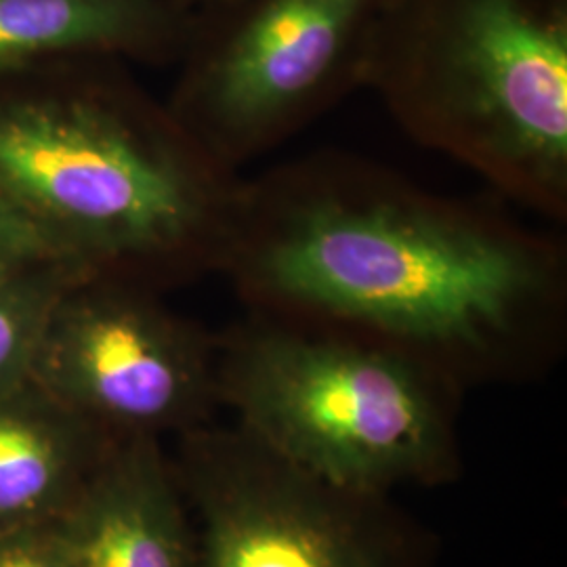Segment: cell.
Returning a JSON list of instances; mask_svg holds the SVG:
<instances>
[{
	"label": "cell",
	"instance_id": "1",
	"mask_svg": "<svg viewBox=\"0 0 567 567\" xmlns=\"http://www.w3.org/2000/svg\"><path fill=\"white\" fill-rule=\"evenodd\" d=\"M221 274L255 313L402 349L458 383L547 339L567 246L494 200L326 150L244 177Z\"/></svg>",
	"mask_w": 567,
	"mask_h": 567
},
{
	"label": "cell",
	"instance_id": "2",
	"mask_svg": "<svg viewBox=\"0 0 567 567\" xmlns=\"http://www.w3.org/2000/svg\"><path fill=\"white\" fill-rule=\"evenodd\" d=\"M243 183L175 116L112 89L0 97V194L72 244L100 280L221 271Z\"/></svg>",
	"mask_w": 567,
	"mask_h": 567
},
{
	"label": "cell",
	"instance_id": "3",
	"mask_svg": "<svg viewBox=\"0 0 567 567\" xmlns=\"http://www.w3.org/2000/svg\"><path fill=\"white\" fill-rule=\"evenodd\" d=\"M364 89L421 147L567 224V0H386Z\"/></svg>",
	"mask_w": 567,
	"mask_h": 567
},
{
	"label": "cell",
	"instance_id": "4",
	"mask_svg": "<svg viewBox=\"0 0 567 567\" xmlns=\"http://www.w3.org/2000/svg\"><path fill=\"white\" fill-rule=\"evenodd\" d=\"M456 381L365 337L248 311L217 341L219 404L255 442L365 496L446 466Z\"/></svg>",
	"mask_w": 567,
	"mask_h": 567
},
{
	"label": "cell",
	"instance_id": "5",
	"mask_svg": "<svg viewBox=\"0 0 567 567\" xmlns=\"http://www.w3.org/2000/svg\"><path fill=\"white\" fill-rule=\"evenodd\" d=\"M386 0H219L194 11L175 118L225 168L303 133L364 89Z\"/></svg>",
	"mask_w": 567,
	"mask_h": 567
},
{
	"label": "cell",
	"instance_id": "6",
	"mask_svg": "<svg viewBox=\"0 0 567 567\" xmlns=\"http://www.w3.org/2000/svg\"><path fill=\"white\" fill-rule=\"evenodd\" d=\"M183 435L175 471L194 517V567H408L386 496L322 482L238 425Z\"/></svg>",
	"mask_w": 567,
	"mask_h": 567
},
{
	"label": "cell",
	"instance_id": "7",
	"mask_svg": "<svg viewBox=\"0 0 567 567\" xmlns=\"http://www.w3.org/2000/svg\"><path fill=\"white\" fill-rule=\"evenodd\" d=\"M30 383L114 440L203 426L219 405L217 341L143 286H72L42 330Z\"/></svg>",
	"mask_w": 567,
	"mask_h": 567
},
{
	"label": "cell",
	"instance_id": "8",
	"mask_svg": "<svg viewBox=\"0 0 567 567\" xmlns=\"http://www.w3.org/2000/svg\"><path fill=\"white\" fill-rule=\"evenodd\" d=\"M61 529L79 567H194V529L158 437L114 442Z\"/></svg>",
	"mask_w": 567,
	"mask_h": 567
},
{
	"label": "cell",
	"instance_id": "9",
	"mask_svg": "<svg viewBox=\"0 0 567 567\" xmlns=\"http://www.w3.org/2000/svg\"><path fill=\"white\" fill-rule=\"evenodd\" d=\"M194 11L177 0H0V70L58 58L183 53Z\"/></svg>",
	"mask_w": 567,
	"mask_h": 567
},
{
	"label": "cell",
	"instance_id": "10",
	"mask_svg": "<svg viewBox=\"0 0 567 567\" xmlns=\"http://www.w3.org/2000/svg\"><path fill=\"white\" fill-rule=\"evenodd\" d=\"M114 442L32 383L0 395V527L58 522Z\"/></svg>",
	"mask_w": 567,
	"mask_h": 567
},
{
	"label": "cell",
	"instance_id": "11",
	"mask_svg": "<svg viewBox=\"0 0 567 567\" xmlns=\"http://www.w3.org/2000/svg\"><path fill=\"white\" fill-rule=\"evenodd\" d=\"M95 280L72 267H44L0 280V395L30 383L42 330L61 297Z\"/></svg>",
	"mask_w": 567,
	"mask_h": 567
},
{
	"label": "cell",
	"instance_id": "12",
	"mask_svg": "<svg viewBox=\"0 0 567 567\" xmlns=\"http://www.w3.org/2000/svg\"><path fill=\"white\" fill-rule=\"evenodd\" d=\"M44 267H72L100 280L72 244L0 194V280Z\"/></svg>",
	"mask_w": 567,
	"mask_h": 567
},
{
	"label": "cell",
	"instance_id": "13",
	"mask_svg": "<svg viewBox=\"0 0 567 567\" xmlns=\"http://www.w3.org/2000/svg\"><path fill=\"white\" fill-rule=\"evenodd\" d=\"M0 567H79L60 522L0 527Z\"/></svg>",
	"mask_w": 567,
	"mask_h": 567
},
{
	"label": "cell",
	"instance_id": "14",
	"mask_svg": "<svg viewBox=\"0 0 567 567\" xmlns=\"http://www.w3.org/2000/svg\"><path fill=\"white\" fill-rule=\"evenodd\" d=\"M177 2L187 7V9H192V11H196V9H203V7H208V4L219 2V0H177Z\"/></svg>",
	"mask_w": 567,
	"mask_h": 567
}]
</instances>
